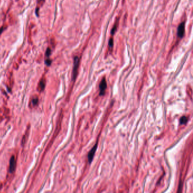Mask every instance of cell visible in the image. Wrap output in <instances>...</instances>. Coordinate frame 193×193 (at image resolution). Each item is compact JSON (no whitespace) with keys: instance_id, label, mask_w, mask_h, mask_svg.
Wrapping results in <instances>:
<instances>
[{"instance_id":"cell-1","label":"cell","mask_w":193,"mask_h":193,"mask_svg":"<svg viewBox=\"0 0 193 193\" xmlns=\"http://www.w3.org/2000/svg\"><path fill=\"white\" fill-rule=\"evenodd\" d=\"M80 64V58L78 56H75L74 59V66L73 69V80H75L78 74V71Z\"/></svg>"},{"instance_id":"cell-2","label":"cell","mask_w":193,"mask_h":193,"mask_svg":"<svg viewBox=\"0 0 193 193\" xmlns=\"http://www.w3.org/2000/svg\"><path fill=\"white\" fill-rule=\"evenodd\" d=\"M185 21L182 22L181 23L179 24L177 28V38L181 40L185 36Z\"/></svg>"},{"instance_id":"cell-3","label":"cell","mask_w":193,"mask_h":193,"mask_svg":"<svg viewBox=\"0 0 193 193\" xmlns=\"http://www.w3.org/2000/svg\"><path fill=\"white\" fill-rule=\"evenodd\" d=\"M106 87H107V85H106L105 78H103L102 81L100 82V85H99V89H100L99 95H100V96H103V95H104Z\"/></svg>"},{"instance_id":"cell-4","label":"cell","mask_w":193,"mask_h":193,"mask_svg":"<svg viewBox=\"0 0 193 193\" xmlns=\"http://www.w3.org/2000/svg\"><path fill=\"white\" fill-rule=\"evenodd\" d=\"M16 161L14 156H12L10 160V164H9V172L10 173H13L14 172L16 168Z\"/></svg>"},{"instance_id":"cell-5","label":"cell","mask_w":193,"mask_h":193,"mask_svg":"<svg viewBox=\"0 0 193 193\" xmlns=\"http://www.w3.org/2000/svg\"><path fill=\"white\" fill-rule=\"evenodd\" d=\"M97 143H96L95 145V146L92 147V148L89 151V153H88V161H89V164H91L92 162L93 157H94L95 152H96V151L97 149Z\"/></svg>"},{"instance_id":"cell-6","label":"cell","mask_w":193,"mask_h":193,"mask_svg":"<svg viewBox=\"0 0 193 193\" xmlns=\"http://www.w3.org/2000/svg\"><path fill=\"white\" fill-rule=\"evenodd\" d=\"M119 18H117L116 19V21L115 22V23L113 24V27L111 30V31H110V34H111V36H113L115 34L116 31H117L118 27H119Z\"/></svg>"},{"instance_id":"cell-7","label":"cell","mask_w":193,"mask_h":193,"mask_svg":"<svg viewBox=\"0 0 193 193\" xmlns=\"http://www.w3.org/2000/svg\"><path fill=\"white\" fill-rule=\"evenodd\" d=\"M45 85H46V80L45 78L44 77H43V78L41 79L40 82H39L38 87H37V89L39 92H42L44 90L45 87Z\"/></svg>"},{"instance_id":"cell-8","label":"cell","mask_w":193,"mask_h":193,"mask_svg":"<svg viewBox=\"0 0 193 193\" xmlns=\"http://www.w3.org/2000/svg\"><path fill=\"white\" fill-rule=\"evenodd\" d=\"M114 46V39L113 36H110L109 40L108 42V51L110 52V53L113 51Z\"/></svg>"},{"instance_id":"cell-9","label":"cell","mask_w":193,"mask_h":193,"mask_svg":"<svg viewBox=\"0 0 193 193\" xmlns=\"http://www.w3.org/2000/svg\"><path fill=\"white\" fill-rule=\"evenodd\" d=\"M29 127V129H27V130H26L25 134L23 136V138H22V145H25L26 142H27V140L28 139V137H29V132H30Z\"/></svg>"},{"instance_id":"cell-10","label":"cell","mask_w":193,"mask_h":193,"mask_svg":"<svg viewBox=\"0 0 193 193\" xmlns=\"http://www.w3.org/2000/svg\"><path fill=\"white\" fill-rule=\"evenodd\" d=\"M187 122H188V117H187L185 116L181 117L180 119H179V123H180V125L186 124Z\"/></svg>"},{"instance_id":"cell-11","label":"cell","mask_w":193,"mask_h":193,"mask_svg":"<svg viewBox=\"0 0 193 193\" xmlns=\"http://www.w3.org/2000/svg\"><path fill=\"white\" fill-rule=\"evenodd\" d=\"M38 97L36 96L35 97H33L31 101V104H32V106H36V105H37V104H38Z\"/></svg>"},{"instance_id":"cell-12","label":"cell","mask_w":193,"mask_h":193,"mask_svg":"<svg viewBox=\"0 0 193 193\" xmlns=\"http://www.w3.org/2000/svg\"><path fill=\"white\" fill-rule=\"evenodd\" d=\"M51 54V49L49 48H48L46 50V53H45V56L47 58L49 57V56Z\"/></svg>"},{"instance_id":"cell-13","label":"cell","mask_w":193,"mask_h":193,"mask_svg":"<svg viewBox=\"0 0 193 193\" xmlns=\"http://www.w3.org/2000/svg\"><path fill=\"white\" fill-rule=\"evenodd\" d=\"M45 63L46 64V65H48V66H50V65H51V60L49 59H46L45 60Z\"/></svg>"}]
</instances>
